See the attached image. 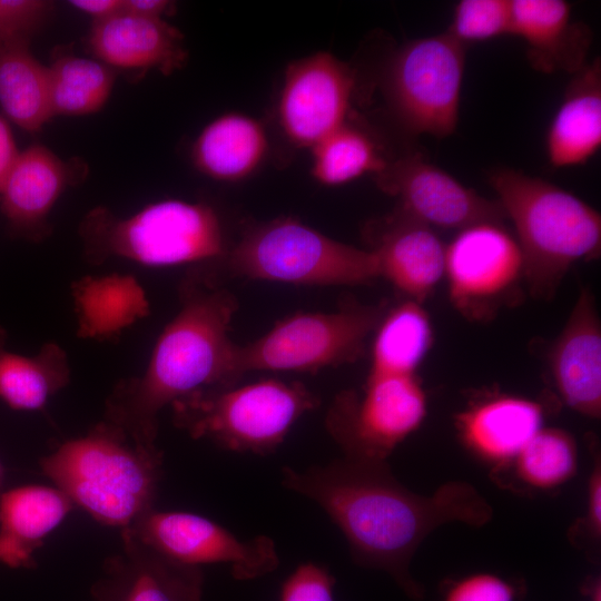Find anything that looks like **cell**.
I'll return each instance as SVG.
<instances>
[{
    "label": "cell",
    "instance_id": "cell-23",
    "mask_svg": "<svg viewBox=\"0 0 601 601\" xmlns=\"http://www.w3.org/2000/svg\"><path fill=\"white\" fill-rule=\"evenodd\" d=\"M70 293L77 336L85 339L111 341L150 314L144 287L129 274L83 276Z\"/></svg>",
    "mask_w": 601,
    "mask_h": 601
},
{
    "label": "cell",
    "instance_id": "cell-14",
    "mask_svg": "<svg viewBox=\"0 0 601 601\" xmlns=\"http://www.w3.org/2000/svg\"><path fill=\"white\" fill-rule=\"evenodd\" d=\"M375 181L397 199V210L433 229L460 230L505 217L497 200L481 196L418 154L388 161Z\"/></svg>",
    "mask_w": 601,
    "mask_h": 601
},
{
    "label": "cell",
    "instance_id": "cell-31",
    "mask_svg": "<svg viewBox=\"0 0 601 601\" xmlns=\"http://www.w3.org/2000/svg\"><path fill=\"white\" fill-rule=\"evenodd\" d=\"M516 475L534 489L562 485L577 472L574 437L556 427H542L513 460Z\"/></svg>",
    "mask_w": 601,
    "mask_h": 601
},
{
    "label": "cell",
    "instance_id": "cell-32",
    "mask_svg": "<svg viewBox=\"0 0 601 601\" xmlns=\"http://www.w3.org/2000/svg\"><path fill=\"white\" fill-rule=\"evenodd\" d=\"M446 32L467 48L512 32V0H461Z\"/></svg>",
    "mask_w": 601,
    "mask_h": 601
},
{
    "label": "cell",
    "instance_id": "cell-28",
    "mask_svg": "<svg viewBox=\"0 0 601 601\" xmlns=\"http://www.w3.org/2000/svg\"><path fill=\"white\" fill-rule=\"evenodd\" d=\"M69 381L68 355L59 344L48 342L33 356L0 346V397L11 408L41 410Z\"/></svg>",
    "mask_w": 601,
    "mask_h": 601
},
{
    "label": "cell",
    "instance_id": "cell-13",
    "mask_svg": "<svg viewBox=\"0 0 601 601\" xmlns=\"http://www.w3.org/2000/svg\"><path fill=\"white\" fill-rule=\"evenodd\" d=\"M354 85L352 68L327 51L290 62L277 105L278 122L289 142L312 149L344 125Z\"/></svg>",
    "mask_w": 601,
    "mask_h": 601
},
{
    "label": "cell",
    "instance_id": "cell-17",
    "mask_svg": "<svg viewBox=\"0 0 601 601\" xmlns=\"http://www.w3.org/2000/svg\"><path fill=\"white\" fill-rule=\"evenodd\" d=\"M548 364L561 400L577 413L601 415V323L595 298L583 287L560 335L549 351Z\"/></svg>",
    "mask_w": 601,
    "mask_h": 601
},
{
    "label": "cell",
    "instance_id": "cell-37",
    "mask_svg": "<svg viewBox=\"0 0 601 601\" xmlns=\"http://www.w3.org/2000/svg\"><path fill=\"white\" fill-rule=\"evenodd\" d=\"M19 154L8 122L0 117V191L13 168Z\"/></svg>",
    "mask_w": 601,
    "mask_h": 601
},
{
    "label": "cell",
    "instance_id": "cell-3",
    "mask_svg": "<svg viewBox=\"0 0 601 601\" xmlns=\"http://www.w3.org/2000/svg\"><path fill=\"white\" fill-rule=\"evenodd\" d=\"M489 184L515 229L524 284L536 299H552L570 268L599 257L601 216L572 193L539 177L500 167Z\"/></svg>",
    "mask_w": 601,
    "mask_h": 601
},
{
    "label": "cell",
    "instance_id": "cell-35",
    "mask_svg": "<svg viewBox=\"0 0 601 601\" xmlns=\"http://www.w3.org/2000/svg\"><path fill=\"white\" fill-rule=\"evenodd\" d=\"M51 3L39 0H0V35L29 36L48 17Z\"/></svg>",
    "mask_w": 601,
    "mask_h": 601
},
{
    "label": "cell",
    "instance_id": "cell-24",
    "mask_svg": "<svg viewBox=\"0 0 601 601\" xmlns=\"http://www.w3.org/2000/svg\"><path fill=\"white\" fill-rule=\"evenodd\" d=\"M59 489L28 485L0 495V561L30 566L32 553L73 508Z\"/></svg>",
    "mask_w": 601,
    "mask_h": 601
},
{
    "label": "cell",
    "instance_id": "cell-38",
    "mask_svg": "<svg viewBox=\"0 0 601 601\" xmlns=\"http://www.w3.org/2000/svg\"><path fill=\"white\" fill-rule=\"evenodd\" d=\"M125 0H73L70 6L92 17L93 21L105 20L124 13Z\"/></svg>",
    "mask_w": 601,
    "mask_h": 601
},
{
    "label": "cell",
    "instance_id": "cell-15",
    "mask_svg": "<svg viewBox=\"0 0 601 601\" xmlns=\"http://www.w3.org/2000/svg\"><path fill=\"white\" fill-rule=\"evenodd\" d=\"M377 263L378 277L423 303L444 277L445 245L435 230L395 210L365 228Z\"/></svg>",
    "mask_w": 601,
    "mask_h": 601
},
{
    "label": "cell",
    "instance_id": "cell-18",
    "mask_svg": "<svg viewBox=\"0 0 601 601\" xmlns=\"http://www.w3.org/2000/svg\"><path fill=\"white\" fill-rule=\"evenodd\" d=\"M87 43L91 53L110 68L154 69L168 76L187 60L184 35L165 19L124 12L92 21Z\"/></svg>",
    "mask_w": 601,
    "mask_h": 601
},
{
    "label": "cell",
    "instance_id": "cell-34",
    "mask_svg": "<svg viewBox=\"0 0 601 601\" xmlns=\"http://www.w3.org/2000/svg\"><path fill=\"white\" fill-rule=\"evenodd\" d=\"M516 589L491 573H477L454 582L444 601H515Z\"/></svg>",
    "mask_w": 601,
    "mask_h": 601
},
{
    "label": "cell",
    "instance_id": "cell-11",
    "mask_svg": "<svg viewBox=\"0 0 601 601\" xmlns=\"http://www.w3.org/2000/svg\"><path fill=\"white\" fill-rule=\"evenodd\" d=\"M444 278L450 300L463 317L490 321L521 294L524 265L515 236L501 221L457 230L445 245Z\"/></svg>",
    "mask_w": 601,
    "mask_h": 601
},
{
    "label": "cell",
    "instance_id": "cell-1",
    "mask_svg": "<svg viewBox=\"0 0 601 601\" xmlns=\"http://www.w3.org/2000/svg\"><path fill=\"white\" fill-rule=\"evenodd\" d=\"M283 485L316 502L344 534L353 560L386 572L410 598L424 588L410 563L424 539L450 522L486 524L489 502L467 482L450 481L431 495L403 486L386 461L343 456L305 471L282 470Z\"/></svg>",
    "mask_w": 601,
    "mask_h": 601
},
{
    "label": "cell",
    "instance_id": "cell-21",
    "mask_svg": "<svg viewBox=\"0 0 601 601\" xmlns=\"http://www.w3.org/2000/svg\"><path fill=\"white\" fill-rule=\"evenodd\" d=\"M545 412L541 403L513 395H494L479 401L456 416L463 445L475 456L501 466L513 462L542 428Z\"/></svg>",
    "mask_w": 601,
    "mask_h": 601
},
{
    "label": "cell",
    "instance_id": "cell-7",
    "mask_svg": "<svg viewBox=\"0 0 601 601\" xmlns=\"http://www.w3.org/2000/svg\"><path fill=\"white\" fill-rule=\"evenodd\" d=\"M220 267L231 277L295 285H361L378 277L375 255L335 240L293 218L246 229Z\"/></svg>",
    "mask_w": 601,
    "mask_h": 601
},
{
    "label": "cell",
    "instance_id": "cell-8",
    "mask_svg": "<svg viewBox=\"0 0 601 601\" xmlns=\"http://www.w3.org/2000/svg\"><path fill=\"white\" fill-rule=\"evenodd\" d=\"M386 308L346 300L333 313H297L236 351V373L252 371L317 372L354 363L364 354Z\"/></svg>",
    "mask_w": 601,
    "mask_h": 601
},
{
    "label": "cell",
    "instance_id": "cell-20",
    "mask_svg": "<svg viewBox=\"0 0 601 601\" xmlns=\"http://www.w3.org/2000/svg\"><path fill=\"white\" fill-rule=\"evenodd\" d=\"M70 181L69 166L52 150L43 145L26 148L0 191L10 228L31 240L48 236L49 214Z\"/></svg>",
    "mask_w": 601,
    "mask_h": 601
},
{
    "label": "cell",
    "instance_id": "cell-26",
    "mask_svg": "<svg viewBox=\"0 0 601 601\" xmlns=\"http://www.w3.org/2000/svg\"><path fill=\"white\" fill-rule=\"evenodd\" d=\"M0 106L23 130H40L51 119L48 66L30 50V37L0 35Z\"/></svg>",
    "mask_w": 601,
    "mask_h": 601
},
{
    "label": "cell",
    "instance_id": "cell-5",
    "mask_svg": "<svg viewBox=\"0 0 601 601\" xmlns=\"http://www.w3.org/2000/svg\"><path fill=\"white\" fill-rule=\"evenodd\" d=\"M78 234L91 265L112 259L147 267L211 265L229 249L217 211L205 203L180 199L151 203L127 217L95 207L80 221Z\"/></svg>",
    "mask_w": 601,
    "mask_h": 601
},
{
    "label": "cell",
    "instance_id": "cell-30",
    "mask_svg": "<svg viewBox=\"0 0 601 601\" xmlns=\"http://www.w3.org/2000/svg\"><path fill=\"white\" fill-rule=\"evenodd\" d=\"M311 150L312 175L325 186L345 185L367 174L376 176L388 162L368 132L347 122Z\"/></svg>",
    "mask_w": 601,
    "mask_h": 601
},
{
    "label": "cell",
    "instance_id": "cell-16",
    "mask_svg": "<svg viewBox=\"0 0 601 601\" xmlns=\"http://www.w3.org/2000/svg\"><path fill=\"white\" fill-rule=\"evenodd\" d=\"M121 552L105 564L93 587L96 601H200L204 577L199 566L169 560L121 531Z\"/></svg>",
    "mask_w": 601,
    "mask_h": 601
},
{
    "label": "cell",
    "instance_id": "cell-9",
    "mask_svg": "<svg viewBox=\"0 0 601 601\" xmlns=\"http://www.w3.org/2000/svg\"><path fill=\"white\" fill-rule=\"evenodd\" d=\"M466 47L446 31L405 42L384 78L387 105L412 135L451 136L457 126Z\"/></svg>",
    "mask_w": 601,
    "mask_h": 601
},
{
    "label": "cell",
    "instance_id": "cell-2",
    "mask_svg": "<svg viewBox=\"0 0 601 601\" xmlns=\"http://www.w3.org/2000/svg\"><path fill=\"white\" fill-rule=\"evenodd\" d=\"M179 309L155 343L142 374L120 380L105 403V420L147 450H159L158 416L199 390L237 384V344L229 326L236 297L197 268L181 280Z\"/></svg>",
    "mask_w": 601,
    "mask_h": 601
},
{
    "label": "cell",
    "instance_id": "cell-10",
    "mask_svg": "<svg viewBox=\"0 0 601 601\" xmlns=\"http://www.w3.org/2000/svg\"><path fill=\"white\" fill-rule=\"evenodd\" d=\"M427 413L417 375L368 377L362 392L344 390L331 403L325 426L344 456L386 461Z\"/></svg>",
    "mask_w": 601,
    "mask_h": 601
},
{
    "label": "cell",
    "instance_id": "cell-12",
    "mask_svg": "<svg viewBox=\"0 0 601 601\" xmlns=\"http://www.w3.org/2000/svg\"><path fill=\"white\" fill-rule=\"evenodd\" d=\"M124 529L175 562L194 566L230 564L237 580L264 577L279 564L275 542L270 538L258 535L243 541L218 523L195 513L151 509Z\"/></svg>",
    "mask_w": 601,
    "mask_h": 601
},
{
    "label": "cell",
    "instance_id": "cell-36",
    "mask_svg": "<svg viewBox=\"0 0 601 601\" xmlns=\"http://www.w3.org/2000/svg\"><path fill=\"white\" fill-rule=\"evenodd\" d=\"M585 525L593 539L601 535V463L600 459H594L593 469L588 485Z\"/></svg>",
    "mask_w": 601,
    "mask_h": 601
},
{
    "label": "cell",
    "instance_id": "cell-19",
    "mask_svg": "<svg viewBox=\"0 0 601 601\" xmlns=\"http://www.w3.org/2000/svg\"><path fill=\"white\" fill-rule=\"evenodd\" d=\"M512 36L526 46L531 66L544 73H577L588 63L592 32L572 18L564 0H512Z\"/></svg>",
    "mask_w": 601,
    "mask_h": 601
},
{
    "label": "cell",
    "instance_id": "cell-25",
    "mask_svg": "<svg viewBox=\"0 0 601 601\" xmlns=\"http://www.w3.org/2000/svg\"><path fill=\"white\" fill-rule=\"evenodd\" d=\"M268 152V137L256 119L227 112L211 120L196 138L191 158L204 175L235 183L254 174Z\"/></svg>",
    "mask_w": 601,
    "mask_h": 601
},
{
    "label": "cell",
    "instance_id": "cell-4",
    "mask_svg": "<svg viewBox=\"0 0 601 601\" xmlns=\"http://www.w3.org/2000/svg\"><path fill=\"white\" fill-rule=\"evenodd\" d=\"M40 466L75 505L101 524L124 529L154 509L162 452L139 446L102 418L45 456Z\"/></svg>",
    "mask_w": 601,
    "mask_h": 601
},
{
    "label": "cell",
    "instance_id": "cell-27",
    "mask_svg": "<svg viewBox=\"0 0 601 601\" xmlns=\"http://www.w3.org/2000/svg\"><path fill=\"white\" fill-rule=\"evenodd\" d=\"M368 377L416 375L433 344V327L421 303L405 299L375 329Z\"/></svg>",
    "mask_w": 601,
    "mask_h": 601
},
{
    "label": "cell",
    "instance_id": "cell-33",
    "mask_svg": "<svg viewBox=\"0 0 601 601\" xmlns=\"http://www.w3.org/2000/svg\"><path fill=\"white\" fill-rule=\"evenodd\" d=\"M334 578L319 564L298 565L282 585L279 601H334Z\"/></svg>",
    "mask_w": 601,
    "mask_h": 601
},
{
    "label": "cell",
    "instance_id": "cell-39",
    "mask_svg": "<svg viewBox=\"0 0 601 601\" xmlns=\"http://www.w3.org/2000/svg\"><path fill=\"white\" fill-rule=\"evenodd\" d=\"M175 3L167 0H125L124 12L151 19H164L171 14Z\"/></svg>",
    "mask_w": 601,
    "mask_h": 601
},
{
    "label": "cell",
    "instance_id": "cell-40",
    "mask_svg": "<svg viewBox=\"0 0 601 601\" xmlns=\"http://www.w3.org/2000/svg\"><path fill=\"white\" fill-rule=\"evenodd\" d=\"M590 588L589 594L591 595L592 601H600V583H593Z\"/></svg>",
    "mask_w": 601,
    "mask_h": 601
},
{
    "label": "cell",
    "instance_id": "cell-6",
    "mask_svg": "<svg viewBox=\"0 0 601 601\" xmlns=\"http://www.w3.org/2000/svg\"><path fill=\"white\" fill-rule=\"evenodd\" d=\"M319 398L299 382L264 378L250 384L210 387L170 404L174 424L190 437L207 439L234 452L266 455L285 440Z\"/></svg>",
    "mask_w": 601,
    "mask_h": 601
},
{
    "label": "cell",
    "instance_id": "cell-22",
    "mask_svg": "<svg viewBox=\"0 0 601 601\" xmlns=\"http://www.w3.org/2000/svg\"><path fill=\"white\" fill-rule=\"evenodd\" d=\"M601 146V60L573 75L546 131L545 150L554 168L587 164Z\"/></svg>",
    "mask_w": 601,
    "mask_h": 601
},
{
    "label": "cell",
    "instance_id": "cell-29",
    "mask_svg": "<svg viewBox=\"0 0 601 601\" xmlns=\"http://www.w3.org/2000/svg\"><path fill=\"white\" fill-rule=\"evenodd\" d=\"M115 78V71L99 60L69 53L57 56L48 66L51 118L99 111L110 97Z\"/></svg>",
    "mask_w": 601,
    "mask_h": 601
},
{
    "label": "cell",
    "instance_id": "cell-41",
    "mask_svg": "<svg viewBox=\"0 0 601 601\" xmlns=\"http://www.w3.org/2000/svg\"><path fill=\"white\" fill-rule=\"evenodd\" d=\"M2 477H3V470H2V466L0 464V485L2 483Z\"/></svg>",
    "mask_w": 601,
    "mask_h": 601
}]
</instances>
